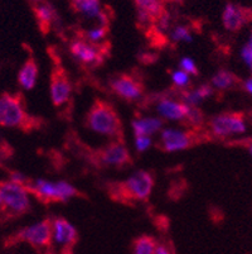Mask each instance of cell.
Returning a JSON list of instances; mask_svg holds the SVG:
<instances>
[{"label": "cell", "mask_w": 252, "mask_h": 254, "mask_svg": "<svg viewBox=\"0 0 252 254\" xmlns=\"http://www.w3.org/2000/svg\"><path fill=\"white\" fill-rule=\"evenodd\" d=\"M86 123L92 131L106 137H116L121 130V123L116 110L102 100L95 101L87 113Z\"/></svg>", "instance_id": "1"}, {"label": "cell", "mask_w": 252, "mask_h": 254, "mask_svg": "<svg viewBox=\"0 0 252 254\" xmlns=\"http://www.w3.org/2000/svg\"><path fill=\"white\" fill-rule=\"evenodd\" d=\"M27 119V113L19 98L10 94L0 96V126L8 128L24 127Z\"/></svg>", "instance_id": "2"}, {"label": "cell", "mask_w": 252, "mask_h": 254, "mask_svg": "<svg viewBox=\"0 0 252 254\" xmlns=\"http://www.w3.org/2000/svg\"><path fill=\"white\" fill-rule=\"evenodd\" d=\"M0 195L3 204L14 212H25L31 206L29 191L24 185L13 181L3 182L0 184Z\"/></svg>", "instance_id": "3"}, {"label": "cell", "mask_w": 252, "mask_h": 254, "mask_svg": "<svg viewBox=\"0 0 252 254\" xmlns=\"http://www.w3.org/2000/svg\"><path fill=\"white\" fill-rule=\"evenodd\" d=\"M152 187H154V177L151 176V173L139 170L129 176V179L122 184L121 189L129 198L144 201L151 193Z\"/></svg>", "instance_id": "4"}, {"label": "cell", "mask_w": 252, "mask_h": 254, "mask_svg": "<svg viewBox=\"0 0 252 254\" xmlns=\"http://www.w3.org/2000/svg\"><path fill=\"white\" fill-rule=\"evenodd\" d=\"M211 130L217 137H228L232 134H241L246 130V124L241 115L237 114H219L209 122Z\"/></svg>", "instance_id": "5"}, {"label": "cell", "mask_w": 252, "mask_h": 254, "mask_svg": "<svg viewBox=\"0 0 252 254\" xmlns=\"http://www.w3.org/2000/svg\"><path fill=\"white\" fill-rule=\"evenodd\" d=\"M72 86L63 70L53 71L52 78H50V99L53 105L62 106L68 101L71 96Z\"/></svg>", "instance_id": "6"}, {"label": "cell", "mask_w": 252, "mask_h": 254, "mask_svg": "<svg viewBox=\"0 0 252 254\" xmlns=\"http://www.w3.org/2000/svg\"><path fill=\"white\" fill-rule=\"evenodd\" d=\"M161 147L166 152L184 151L193 144V137L189 133L178 129H163L160 133Z\"/></svg>", "instance_id": "7"}, {"label": "cell", "mask_w": 252, "mask_h": 254, "mask_svg": "<svg viewBox=\"0 0 252 254\" xmlns=\"http://www.w3.org/2000/svg\"><path fill=\"white\" fill-rule=\"evenodd\" d=\"M252 19V10L246 8H242L236 4L228 3L225 6L223 10V15H222V20H223V25L227 31L237 32L246 24L247 22Z\"/></svg>", "instance_id": "8"}, {"label": "cell", "mask_w": 252, "mask_h": 254, "mask_svg": "<svg viewBox=\"0 0 252 254\" xmlns=\"http://www.w3.org/2000/svg\"><path fill=\"white\" fill-rule=\"evenodd\" d=\"M20 238L27 240L37 247H46L52 239V223L50 220H43L28 226L20 233Z\"/></svg>", "instance_id": "9"}, {"label": "cell", "mask_w": 252, "mask_h": 254, "mask_svg": "<svg viewBox=\"0 0 252 254\" xmlns=\"http://www.w3.org/2000/svg\"><path fill=\"white\" fill-rule=\"evenodd\" d=\"M110 85L117 95L126 100H138L143 94L142 85L131 76H117L111 80Z\"/></svg>", "instance_id": "10"}, {"label": "cell", "mask_w": 252, "mask_h": 254, "mask_svg": "<svg viewBox=\"0 0 252 254\" xmlns=\"http://www.w3.org/2000/svg\"><path fill=\"white\" fill-rule=\"evenodd\" d=\"M100 161L103 165L121 167V166L129 163V161H130V153H129V151L122 143L115 142L112 144L107 145L101 152Z\"/></svg>", "instance_id": "11"}, {"label": "cell", "mask_w": 252, "mask_h": 254, "mask_svg": "<svg viewBox=\"0 0 252 254\" xmlns=\"http://www.w3.org/2000/svg\"><path fill=\"white\" fill-rule=\"evenodd\" d=\"M52 237L58 244L67 247L75 244L77 240V232L75 226L63 218H57L52 221Z\"/></svg>", "instance_id": "12"}, {"label": "cell", "mask_w": 252, "mask_h": 254, "mask_svg": "<svg viewBox=\"0 0 252 254\" xmlns=\"http://www.w3.org/2000/svg\"><path fill=\"white\" fill-rule=\"evenodd\" d=\"M189 109H191V106H188L187 104L174 101L172 99H161L156 105L159 115L169 120L187 119Z\"/></svg>", "instance_id": "13"}, {"label": "cell", "mask_w": 252, "mask_h": 254, "mask_svg": "<svg viewBox=\"0 0 252 254\" xmlns=\"http://www.w3.org/2000/svg\"><path fill=\"white\" fill-rule=\"evenodd\" d=\"M69 51L77 61L85 64H95L101 59L100 52L92 43L85 41H75L71 43Z\"/></svg>", "instance_id": "14"}, {"label": "cell", "mask_w": 252, "mask_h": 254, "mask_svg": "<svg viewBox=\"0 0 252 254\" xmlns=\"http://www.w3.org/2000/svg\"><path fill=\"white\" fill-rule=\"evenodd\" d=\"M163 127V122L159 118H140V119L133 120L131 128L134 130L135 137H151L152 134L158 133Z\"/></svg>", "instance_id": "15"}, {"label": "cell", "mask_w": 252, "mask_h": 254, "mask_svg": "<svg viewBox=\"0 0 252 254\" xmlns=\"http://www.w3.org/2000/svg\"><path fill=\"white\" fill-rule=\"evenodd\" d=\"M27 189L28 191H32L41 200H45V201H58L57 190H55V182L38 179L34 182H32Z\"/></svg>", "instance_id": "16"}, {"label": "cell", "mask_w": 252, "mask_h": 254, "mask_svg": "<svg viewBox=\"0 0 252 254\" xmlns=\"http://www.w3.org/2000/svg\"><path fill=\"white\" fill-rule=\"evenodd\" d=\"M38 78V66L33 59H29L18 73V82L24 90H32L37 84Z\"/></svg>", "instance_id": "17"}, {"label": "cell", "mask_w": 252, "mask_h": 254, "mask_svg": "<svg viewBox=\"0 0 252 254\" xmlns=\"http://www.w3.org/2000/svg\"><path fill=\"white\" fill-rule=\"evenodd\" d=\"M71 4L78 14L86 18H99L102 13L100 0H71Z\"/></svg>", "instance_id": "18"}, {"label": "cell", "mask_w": 252, "mask_h": 254, "mask_svg": "<svg viewBox=\"0 0 252 254\" xmlns=\"http://www.w3.org/2000/svg\"><path fill=\"white\" fill-rule=\"evenodd\" d=\"M213 94V89L209 85H202L198 89L191 90V91L184 94V104H187L191 108H196L198 104L202 103L204 99L209 98Z\"/></svg>", "instance_id": "19"}, {"label": "cell", "mask_w": 252, "mask_h": 254, "mask_svg": "<svg viewBox=\"0 0 252 254\" xmlns=\"http://www.w3.org/2000/svg\"><path fill=\"white\" fill-rule=\"evenodd\" d=\"M135 3L139 10L145 11L154 19H156L164 11L161 0H135Z\"/></svg>", "instance_id": "20"}, {"label": "cell", "mask_w": 252, "mask_h": 254, "mask_svg": "<svg viewBox=\"0 0 252 254\" xmlns=\"http://www.w3.org/2000/svg\"><path fill=\"white\" fill-rule=\"evenodd\" d=\"M237 82V77L232 72L227 70H219L216 75L212 77V84L217 89H230Z\"/></svg>", "instance_id": "21"}, {"label": "cell", "mask_w": 252, "mask_h": 254, "mask_svg": "<svg viewBox=\"0 0 252 254\" xmlns=\"http://www.w3.org/2000/svg\"><path fill=\"white\" fill-rule=\"evenodd\" d=\"M156 246L158 244L154 238L149 235H143L135 240L133 254H154Z\"/></svg>", "instance_id": "22"}, {"label": "cell", "mask_w": 252, "mask_h": 254, "mask_svg": "<svg viewBox=\"0 0 252 254\" xmlns=\"http://www.w3.org/2000/svg\"><path fill=\"white\" fill-rule=\"evenodd\" d=\"M36 14L38 18V22L42 27H50L52 20L55 17V11L50 4H42L36 8Z\"/></svg>", "instance_id": "23"}, {"label": "cell", "mask_w": 252, "mask_h": 254, "mask_svg": "<svg viewBox=\"0 0 252 254\" xmlns=\"http://www.w3.org/2000/svg\"><path fill=\"white\" fill-rule=\"evenodd\" d=\"M55 190H57V198H58V201H67L71 197L77 195L76 187L66 181L55 182Z\"/></svg>", "instance_id": "24"}, {"label": "cell", "mask_w": 252, "mask_h": 254, "mask_svg": "<svg viewBox=\"0 0 252 254\" xmlns=\"http://www.w3.org/2000/svg\"><path fill=\"white\" fill-rule=\"evenodd\" d=\"M172 39L174 42H188L191 43L193 41V36L191 34L188 28L183 27V25H179V27H175L173 29L172 34H170Z\"/></svg>", "instance_id": "25"}, {"label": "cell", "mask_w": 252, "mask_h": 254, "mask_svg": "<svg viewBox=\"0 0 252 254\" xmlns=\"http://www.w3.org/2000/svg\"><path fill=\"white\" fill-rule=\"evenodd\" d=\"M106 33H107L106 25H100V27H96V28L87 31L86 38L89 39L90 42L96 43V42H100L101 39L105 38Z\"/></svg>", "instance_id": "26"}, {"label": "cell", "mask_w": 252, "mask_h": 254, "mask_svg": "<svg viewBox=\"0 0 252 254\" xmlns=\"http://www.w3.org/2000/svg\"><path fill=\"white\" fill-rule=\"evenodd\" d=\"M172 81L175 86L178 87H186L191 82V77L188 73H186L182 70H177L172 73Z\"/></svg>", "instance_id": "27"}, {"label": "cell", "mask_w": 252, "mask_h": 254, "mask_svg": "<svg viewBox=\"0 0 252 254\" xmlns=\"http://www.w3.org/2000/svg\"><path fill=\"white\" fill-rule=\"evenodd\" d=\"M179 67L180 70L184 71V72L188 73V75H193V76L198 75L197 66H196L193 60L189 59V57H183V59L180 60Z\"/></svg>", "instance_id": "28"}, {"label": "cell", "mask_w": 252, "mask_h": 254, "mask_svg": "<svg viewBox=\"0 0 252 254\" xmlns=\"http://www.w3.org/2000/svg\"><path fill=\"white\" fill-rule=\"evenodd\" d=\"M152 140L150 137H135V147L138 152H145L150 148Z\"/></svg>", "instance_id": "29"}, {"label": "cell", "mask_w": 252, "mask_h": 254, "mask_svg": "<svg viewBox=\"0 0 252 254\" xmlns=\"http://www.w3.org/2000/svg\"><path fill=\"white\" fill-rule=\"evenodd\" d=\"M187 120H189V122H191L192 124H194V126H198V124L202 123L203 115H202V113L197 109V106H196V108H191V109H189L188 115H187Z\"/></svg>", "instance_id": "30"}, {"label": "cell", "mask_w": 252, "mask_h": 254, "mask_svg": "<svg viewBox=\"0 0 252 254\" xmlns=\"http://www.w3.org/2000/svg\"><path fill=\"white\" fill-rule=\"evenodd\" d=\"M241 56H242V60L245 61V64H249L250 67H252V46L251 45H247L242 48Z\"/></svg>", "instance_id": "31"}, {"label": "cell", "mask_w": 252, "mask_h": 254, "mask_svg": "<svg viewBox=\"0 0 252 254\" xmlns=\"http://www.w3.org/2000/svg\"><path fill=\"white\" fill-rule=\"evenodd\" d=\"M138 19H139V23H140L142 25H149L154 22V18H152L151 15H149L148 13H145V11L143 10H139V9H138Z\"/></svg>", "instance_id": "32"}, {"label": "cell", "mask_w": 252, "mask_h": 254, "mask_svg": "<svg viewBox=\"0 0 252 254\" xmlns=\"http://www.w3.org/2000/svg\"><path fill=\"white\" fill-rule=\"evenodd\" d=\"M27 177L20 172H13L10 176V181L15 182V184H19V185H24L25 186V182H27Z\"/></svg>", "instance_id": "33"}, {"label": "cell", "mask_w": 252, "mask_h": 254, "mask_svg": "<svg viewBox=\"0 0 252 254\" xmlns=\"http://www.w3.org/2000/svg\"><path fill=\"white\" fill-rule=\"evenodd\" d=\"M154 254H172L165 246H156Z\"/></svg>", "instance_id": "34"}, {"label": "cell", "mask_w": 252, "mask_h": 254, "mask_svg": "<svg viewBox=\"0 0 252 254\" xmlns=\"http://www.w3.org/2000/svg\"><path fill=\"white\" fill-rule=\"evenodd\" d=\"M245 89H246V91H249L250 94H252V78H249L247 81H245Z\"/></svg>", "instance_id": "35"}, {"label": "cell", "mask_w": 252, "mask_h": 254, "mask_svg": "<svg viewBox=\"0 0 252 254\" xmlns=\"http://www.w3.org/2000/svg\"><path fill=\"white\" fill-rule=\"evenodd\" d=\"M249 151H250V153H251V156H252V144L249 145Z\"/></svg>", "instance_id": "36"}, {"label": "cell", "mask_w": 252, "mask_h": 254, "mask_svg": "<svg viewBox=\"0 0 252 254\" xmlns=\"http://www.w3.org/2000/svg\"><path fill=\"white\" fill-rule=\"evenodd\" d=\"M1 204H3V200H1V195H0V206H1Z\"/></svg>", "instance_id": "37"}, {"label": "cell", "mask_w": 252, "mask_h": 254, "mask_svg": "<svg viewBox=\"0 0 252 254\" xmlns=\"http://www.w3.org/2000/svg\"><path fill=\"white\" fill-rule=\"evenodd\" d=\"M174 1H178V3H182L183 0H174Z\"/></svg>", "instance_id": "38"}, {"label": "cell", "mask_w": 252, "mask_h": 254, "mask_svg": "<svg viewBox=\"0 0 252 254\" xmlns=\"http://www.w3.org/2000/svg\"><path fill=\"white\" fill-rule=\"evenodd\" d=\"M249 45H251V46H252V34H251V41H250V43H249Z\"/></svg>", "instance_id": "39"}]
</instances>
